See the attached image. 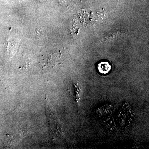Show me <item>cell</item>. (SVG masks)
<instances>
[{"instance_id": "obj_1", "label": "cell", "mask_w": 149, "mask_h": 149, "mask_svg": "<svg viewBox=\"0 0 149 149\" xmlns=\"http://www.w3.org/2000/svg\"><path fill=\"white\" fill-rule=\"evenodd\" d=\"M99 72L102 74H107L110 70L111 66L107 62L102 61L97 66Z\"/></svg>"}]
</instances>
